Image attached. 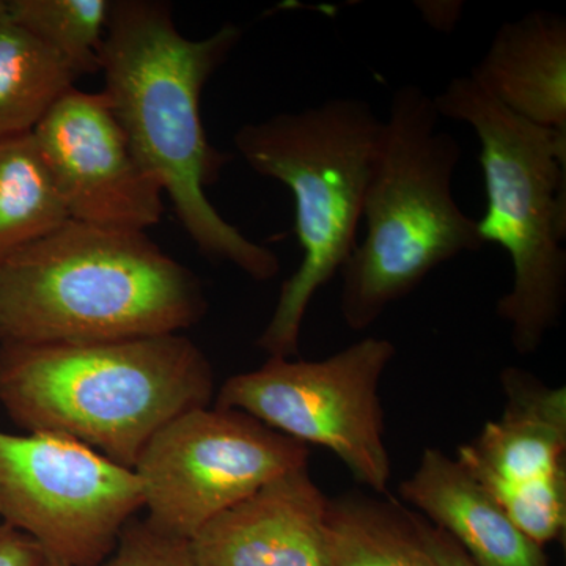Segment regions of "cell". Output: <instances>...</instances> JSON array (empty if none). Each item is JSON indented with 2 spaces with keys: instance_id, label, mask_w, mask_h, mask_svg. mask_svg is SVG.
Masks as SVG:
<instances>
[{
  "instance_id": "d6986e66",
  "label": "cell",
  "mask_w": 566,
  "mask_h": 566,
  "mask_svg": "<svg viewBox=\"0 0 566 566\" xmlns=\"http://www.w3.org/2000/svg\"><path fill=\"white\" fill-rule=\"evenodd\" d=\"M102 566H196L188 539L153 526L150 521L132 520L123 528L117 546Z\"/></svg>"
},
{
  "instance_id": "5b68a950",
  "label": "cell",
  "mask_w": 566,
  "mask_h": 566,
  "mask_svg": "<svg viewBox=\"0 0 566 566\" xmlns=\"http://www.w3.org/2000/svg\"><path fill=\"white\" fill-rule=\"evenodd\" d=\"M385 120L367 102L338 96L300 112L248 123L234 147L253 172L293 193L303 260L279 293L256 346L270 357L300 354L301 327L318 290L340 274L357 245L364 197Z\"/></svg>"
},
{
  "instance_id": "7402d4cb",
  "label": "cell",
  "mask_w": 566,
  "mask_h": 566,
  "mask_svg": "<svg viewBox=\"0 0 566 566\" xmlns=\"http://www.w3.org/2000/svg\"><path fill=\"white\" fill-rule=\"evenodd\" d=\"M416 6L430 28L444 33L455 31L464 10V3L458 0H422Z\"/></svg>"
},
{
  "instance_id": "5bb4252c",
  "label": "cell",
  "mask_w": 566,
  "mask_h": 566,
  "mask_svg": "<svg viewBox=\"0 0 566 566\" xmlns=\"http://www.w3.org/2000/svg\"><path fill=\"white\" fill-rule=\"evenodd\" d=\"M469 76L517 117L566 133V20L534 10L495 32Z\"/></svg>"
},
{
  "instance_id": "8fae6325",
  "label": "cell",
  "mask_w": 566,
  "mask_h": 566,
  "mask_svg": "<svg viewBox=\"0 0 566 566\" xmlns=\"http://www.w3.org/2000/svg\"><path fill=\"white\" fill-rule=\"evenodd\" d=\"M329 499L308 465L212 517L189 539L196 566H331Z\"/></svg>"
},
{
  "instance_id": "30bf717a",
  "label": "cell",
  "mask_w": 566,
  "mask_h": 566,
  "mask_svg": "<svg viewBox=\"0 0 566 566\" xmlns=\"http://www.w3.org/2000/svg\"><path fill=\"white\" fill-rule=\"evenodd\" d=\"M32 136L71 221L137 232L161 221L163 188L142 166L103 92L70 88Z\"/></svg>"
},
{
  "instance_id": "7a4b0ae2",
  "label": "cell",
  "mask_w": 566,
  "mask_h": 566,
  "mask_svg": "<svg viewBox=\"0 0 566 566\" xmlns=\"http://www.w3.org/2000/svg\"><path fill=\"white\" fill-rule=\"evenodd\" d=\"M207 311L200 279L137 230L70 219L0 266V345L180 334Z\"/></svg>"
},
{
  "instance_id": "603a6c76",
  "label": "cell",
  "mask_w": 566,
  "mask_h": 566,
  "mask_svg": "<svg viewBox=\"0 0 566 566\" xmlns=\"http://www.w3.org/2000/svg\"><path fill=\"white\" fill-rule=\"evenodd\" d=\"M43 566H69V565L62 564V562L55 560V558L46 557V560H44Z\"/></svg>"
},
{
  "instance_id": "52a82bcc",
  "label": "cell",
  "mask_w": 566,
  "mask_h": 566,
  "mask_svg": "<svg viewBox=\"0 0 566 566\" xmlns=\"http://www.w3.org/2000/svg\"><path fill=\"white\" fill-rule=\"evenodd\" d=\"M395 353L387 338L367 337L322 360L270 357L256 370L227 379L216 406L324 447L357 482L385 494L392 474L378 390Z\"/></svg>"
},
{
  "instance_id": "7c38bea8",
  "label": "cell",
  "mask_w": 566,
  "mask_h": 566,
  "mask_svg": "<svg viewBox=\"0 0 566 566\" xmlns=\"http://www.w3.org/2000/svg\"><path fill=\"white\" fill-rule=\"evenodd\" d=\"M501 385L504 412L458 447L457 460L491 495L565 475L566 387L517 367L502 371Z\"/></svg>"
},
{
  "instance_id": "3957f363",
  "label": "cell",
  "mask_w": 566,
  "mask_h": 566,
  "mask_svg": "<svg viewBox=\"0 0 566 566\" xmlns=\"http://www.w3.org/2000/svg\"><path fill=\"white\" fill-rule=\"evenodd\" d=\"M210 360L180 334L74 345H0V403L29 433L134 469L159 430L210 406Z\"/></svg>"
},
{
  "instance_id": "4fadbf2b",
  "label": "cell",
  "mask_w": 566,
  "mask_h": 566,
  "mask_svg": "<svg viewBox=\"0 0 566 566\" xmlns=\"http://www.w3.org/2000/svg\"><path fill=\"white\" fill-rule=\"evenodd\" d=\"M400 494L476 566H551L545 547L527 538L464 465L439 449L424 450Z\"/></svg>"
},
{
  "instance_id": "2e32d148",
  "label": "cell",
  "mask_w": 566,
  "mask_h": 566,
  "mask_svg": "<svg viewBox=\"0 0 566 566\" xmlns=\"http://www.w3.org/2000/svg\"><path fill=\"white\" fill-rule=\"evenodd\" d=\"M76 74L0 0V137L32 133Z\"/></svg>"
},
{
  "instance_id": "44dd1931",
  "label": "cell",
  "mask_w": 566,
  "mask_h": 566,
  "mask_svg": "<svg viewBox=\"0 0 566 566\" xmlns=\"http://www.w3.org/2000/svg\"><path fill=\"white\" fill-rule=\"evenodd\" d=\"M419 528L424 545L439 566H476L449 535L431 526L422 516H419Z\"/></svg>"
},
{
  "instance_id": "e0dca14e",
  "label": "cell",
  "mask_w": 566,
  "mask_h": 566,
  "mask_svg": "<svg viewBox=\"0 0 566 566\" xmlns=\"http://www.w3.org/2000/svg\"><path fill=\"white\" fill-rule=\"evenodd\" d=\"M69 221L32 133L0 137V266Z\"/></svg>"
},
{
  "instance_id": "ffe728a7",
  "label": "cell",
  "mask_w": 566,
  "mask_h": 566,
  "mask_svg": "<svg viewBox=\"0 0 566 566\" xmlns=\"http://www.w3.org/2000/svg\"><path fill=\"white\" fill-rule=\"evenodd\" d=\"M46 557L28 535L0 524V566H43Z\"/></svg>"
},
{
  "instance_id": "6da1fadb",
  "label": "cell",
  "mask_w": 566,
  "mask_h": 566,
  "mask_svg": "<svg viewBox=\"0 0 566 566\" xmlns=\"http://www.w3.org/2000/svg\"><path fill=\"white\" fill-rule=\"evenodd\" d=\"M241 39L243 29L229 22L207 39L189 40L175 25L170 3L111 0L99 71L134 153L169 196L197 249L266 282L281 271L279 256L226 221L207 196L230 156L208 140L200 102Z\"/></svg>"
},
{
  "instance_id": "ba28073f",
  "label": "cell",
  "mask_w": 566,
  "mask_h": 566,
  "mask_svg": "<svg viewBox=\"0 0 566 566\" xmlns=\"http://www.w3.org/2000/svg\"><path fill=\"white\" fill-rule=\"evenodd\" d=\"M144 497L133 469L50 433L0 431V524L69 566H102Z\"/></svg>"
},
{
  "instance_id": "ac0fdd59",
  "label": "cell",
  "mask_w": 566,
  "mask_h": 566,
  "mask_svg": "<svg viewBox=\"0 0 566 566\" xmlns=\"http://www.w3.org/2000/svg\"><path fill=\"white\" fill-rule=\"evenodd\" d=\"M18 24L62 59L77 77L99 71L111 0H6Z\"/></svg>"
},
{
  "instance_id": "277c9868",
  "label": "cell",
  "mask_w": 566,
  "mask_h": 566,
  "mask_svg": "<svg viewBox=\"0 0 566 566\" xmlns=\"http://www.w3.org/2000/svg\"><path fill=\"white\" fill-rule=\"evenodd\" d=\"M434 96L417 85L394 93L364 197V241L340 270L349 329L374 326L428 274L485 245L453 197L461 145L439 129Z\"/></svg>"
},
{
  "instance_id": "8992f818",
  "label": "cell",
  "mask_w": 566,
  "mask_h": 566,
  "mask_svg": "<svg viewBox=\"0 0 566 566\" xmlns=\"http://www.w3.org/2000/svg\"><path fill=\"white\" fill-rule=\"evenodd\" d=\"M434 104L479 137L486 212L476 227L513 268L512 289L495 312L516 353L534 354L566 301V133L517 117L471 76L450 81Z\"/></svg>"
},
{
  "instance_id": "9a60e30c",
  "label": "cell",
  "mask_w": 566,
  "mask_h": 566,
  "mask_svg": "<svg viewBox=\"0 0 566 566\" xmlns=\"http://www.w3.org/2000/svg\"><path fill=\"white\" fill-rule=\"evenodd\" d=\"M327 543L331 566H439L419 515L364 494L329 499Z\"/></svg>"
},
{
  "instance_id": "9c48e42d",
  "label": "cell",
  "mask_w": 566,
  "mask_h": 566,
  "mask_svg": "<svg viewBox=\"0 0 566 566\" xmlns=\"http://www.w3.org/2000/svg\"><path fill=\"white\" fill-rule=\"evenodd\" d=\"M311 449L245 412L197 408L164 424L134 465L153 526L191 539L212 517L308 465Z\"/></svg>"
}]
</instances>
